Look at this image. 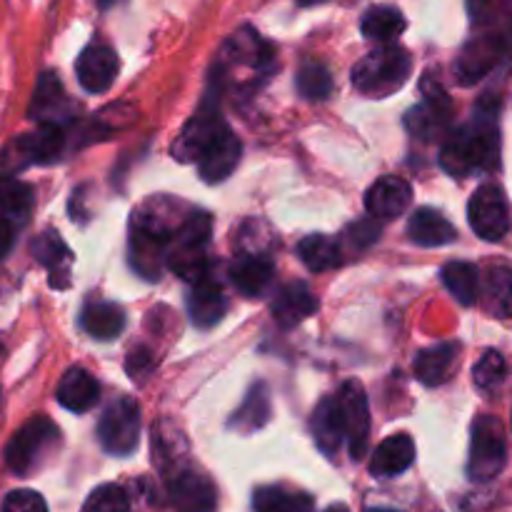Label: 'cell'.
Here are the masks:
<instances>
[{"label": "cell", "mask_w": 512, "mask_h": 512, "mask_svg": "<svg viewBox=\"0 0 512 512\" xmlns=\"http://www.w3.org/2000/svg\"><path fill=\"white\" fill-rule=\"evenodd\" d=\"M63 145V125H40L35 133L20 135L5 145L3 155H0V168L15 173V170H23L28 165L53 163L63 153Z\"/></svg>", "instance_id": "5"}, {"label": "cell", "mask_w": 512, "mask_h": 512, "mask_svg": "<svg viewBox=\"0 0 512 512\" xmlns=\"http://www.w3.org/2000/svg\"><path fill=\"white\" fill-rule=\"evenodd\" d=\"M443 283L460 305H473L480 295V270L473 263L455 260L443 268Z\"/></svg>", "instance_id": "32"}, {"label": "cell", "mask_w": 512, "mask_h": 512, "mask_svg": "<svg viewBox=\"0 0 512 512\" xmlns=\"http://www.w3.org/2000/svg\"><path fill=\"white\" fill-rule=\"evenodd\" d=\"M3 512H48V505L35 490H13L5 495Z\"/></svg>", "instance_id": "39"}, {"label": "cell", "mask_w": 512, "mask_h": 512, "mask_svg": "<svg viewBox=\"0 0 512 512\" xmlns=\"http://www.w3.org/2000/svg\"><path fill=\"white\" fill-rule=\"evenodd\" d=\"M405 25H408L405 15L395 5H375V8L365 10L363 20H360V30H363L365 38L383 45L398 40V35H403Z\"/></svg>", "instance_id": "27"}, {"label": "cell", "mask_w": 512, "mask_h": 512, "mask_svg": "<svg viewBox=\"0 0 512 512\" xmlns=\"http://www.w3.org/2000/svg\"><path fill=\"white\" fill-rule=\"evenodd\" d=\"M73 103L65 95L63 83L55 78V73L40 75L38 85H35V95L30 100V118L38 120L40 125H65L73 115Z\"/></svg>", "instance_id": "14"}, {"label": "cell", "mask_w": 512, "mask_h": 512, "mask_svg": "<svg viewBox=\"0 0 512 512\" xmlns=\"http://www.w3.org/2000/svg\"><path fill=\"white\" fill-rule=\"evenodd\" d=\"M335 398H338L340 413H343L350 458L360 460L365 455V450H368V438H370L368 395H365L363 385L355 383V380H348V383L338 390Z\"/></svg>", "instance_id": "9"}, {"label": "cell", "mask_w": 512, "mask_h": 512, "mask_svg": "<svg viewBox=\"0 0 512 512\" xmlns=\"http://www.w3.org/2000/svg\"><path fill=\"white\" fill-rule=\"evenodd\" d=\"M505 5V0H468L470 15L475 20H488Z\"/></svg>", "instance_id": "41"}, {"label": "cell", "mask_w": 512, "mask_h": 512, "mask_svg": "<svg viewBox=\"0 0 512 512\" xmlns=\"http://www.w3.org/2000/svg\"><path fill=\"white\" fill-rule=\"evenodd\" d=\"M270 393L265 383H255L250 388L248 398L243 400L238 410H235L233 420H230V428L240 430V433H253L260 430L270 420Z\"/></svg>", "instance_id": "30"}, {"label": "cell", "mask_w": 512, "mask_h": 512, "mask_svg": "<svg viewBox=\"0 0 512 512\" xmlns=\"http://www.w3.org/2000/svg\"><path fill=\"white\" fill-rule=\"evenodd\" d=\"M33 208V188L13 175H0V213L5 218H23Z\"/></svg>", "instance_id": "35"}, {"label": "cell", "mask_w": 512, "mask_h": 512, "mask_svg": "<svg viewBox=\"0 0 512 512\" xmlns=\"http://www.w3.org/2000/svg\"><path fill=\"white\" fill-rule=\"evenodd\" d=\"M168 265L175 275H180L188 283H203L210 278V260L205 253V245L178 243L168 253Z\"/></svg>", "instance_id": "29"}, {"label": "cell", "mask_w": 512, "mask_h": 512, "mask_svg": "<svg viewBox=\"0 0 512 512\" xmlns=\"http://www.w3.org/2000/svg\"><path fill=\"white\" fill-rule=\"evenodd\" d=\"M413 190L398 175H383L365 193V208L373 220H395L410 208Z\"/></svg>", "instance_id": "13"}, {"label": "cell", "mask_w": 512, "mask_h": 512, "mask_svg": "<svg viewBox=\"0 0 512 512\" xmlns=\"http://www.w3.org/2000/svg\"><path fill=\"white\" fill-rule=\"evenodd\" d=\"M408 235L415 245H423V248H443L458 238L453 223L433 208H418L410 215Z\"/></svg>", "instance_id": "24"}, {"label": "cell", "mask_w": 512, "mask_h": 512, "mask_svg": "<svg viewBox=\"0 0 512 512\" xmlns=\"http://www.w3.org/2000/svg\"><path fill=\"white\" fill-rule=\"evenodd\" d=\"M423 90H425L423 105L410 110L408 118H405V125H408V130L415 135V138L433 140L435 135L445 133V128L450 125L453 103H450L448 93H445L440 85H430V80H425Z\"/></svg>", "instance_id": "11"}, {"label": "cell", "mask_w": 512, "mask_h": 512, "mask_svg": "<svg viewBox=\"0 0 512 512\" xmlns=\"http://www.w3.org/2000/svg\"><path fill=\"white\" fill-rule=\"evenodd\" d=\"M298 253L305 268L313 270V273H325V270H333L343 263L340 245L330 240L328 235H308V238L300 240Z\"/></svg>", "instance_id": "33"}, {"label": "cell", "mask_w": 512, "mask_h": 512, "mask_svg": "<svg viewBox=\"0 0 512 512\" xmlns=\"http://www.w3.org/2000/svg\"><path fill=\"white\" fill-rule=\"evenodd\" d=\"M368 512H400V510H390V508H373V510H368Z\"/></svg>", "instance_id": "46"}, {"label": "cell", "mask_w": 512, "mask_h": 512, "mask_svg": "<svg viewBox=\"0 0 512 512\" xmlns=\"http://www.w3.org/2000/svg\"><path fill=\"white\" fill-rule=\"evenodd\" d=\"M228 125L220 118L218 108H210L203 105L193 118L185 123V128L180 130V135L173 143V158L180 163H198L205 153H208L210 145L223 135V130Z\"/></svg>", "instance_id": "8"}, {"label": "cell", "mask_w": 512, "mask_h": 512, "mask_svg": "<svg viewBox=\"0 0 512 512\" xmlns=\"http://www.w3.org/2000/svg\"><path fill=\"white\" fill-rule=\"evenodd\" d=\"M58 445L60 430L55 428L53 420L43 418V415L30 418L5 448V465L13 475L25 478V475L35 473L55 453Z\"/></svg>", "instance_id": "3"}, {"label": "cell", "mask_w": 512, "mask_h": 512, "mask_svg": "<svg viewBox=\"0 0 512 512\" xmlns=\"http://www.w3.org/2000/svg\"><path fill=\"white\" fill-rule=\"evenodd\" d=\"M118 3V0H95V5H98V8H110V5H115Z\"/></svg>", "instance_id": "43"}, {"label": "cell", "mask_w": 512, "mask_h": 512, "mask_svg": "<svg viewBox=\"0 0 512 512\" xmlns=\"http://www.w3.org/2000/svg\"><path fill=\"white\" fill-rule=\"evenodd\" d=\"M225 310H228V298H225L223 288L215 280H203L195 283L188 295V313L198 328H213L223 320Z\"/></svg>", "instance_id": "23"}, {"label": "cell", "mask_w": 512, "mask_h": 512, "mask_svg": "<svg viewBox=\"0 0 512 512\" xmlns=\"http://www.w3.org/2000/svg\"><path fill=\"white\" fill-rule=\"evenodd\" d=\"M298 90L305 100H325L333 93V78H330V70L320 63L303 65L298 73Z\"/></svg>", "instance_id": "36"}, {"label": "cell", "mask_w": 512, "mask_h": 512, "mask_svg": "<svg viewBox=\"0 0 512 512\" xmlns=\"http://www.w3.org/2000/svg\"><path fill=\"white\" fill-rule=\"evenodd\" d=\"M83 512H130V498L120 485H100L88 495Z\"/></svg>", "instance_id": "37"}, {"label": "cell", "mask_w": 512, "mask_h": 512, "mask_svg": "<svg viewBox=\"0 0 512 512\" xmlns=\"http://www.w3.org/2000/svg\"><path fill=\"white\" fill-rule=\"evenodd\" d=\"M468 220L470 228L475 230V235H480L488 243H498L512 228V215H510V203L505 198L503 188L500 185H483L473 193L468 205Z\"/></svg>", "instance_id": "7"}, {"label": "cell", "mask_w": 512, "mask_h": 512, "mask_svg": "<svg viewBox=\"0 0 512 512\" xmlns=\"http://www.w3.org/2000/svg\"><path fill=\"white\" fill-rule=\"evenodd\" d=\"M125 368H128L130 378L133 380L143 378V375H148L150 368H153V355H150L145 348H135L133 353L128 355V365H125Z\"/></svg>", "instance_id": "40"}, {"label": "cell", "mask_w": 512, "mask_h": 512, "mask_svg": "<svg viewBox=\"0 0 512 512\" xmlns=\"http://www.w3.org/2000/svg\"><path fill=\"white\" fill-rule=\"evenodd\" d=\"M440 165L453 178H465L475 170H495L500 165V133L495 113L475 110V118L453 130L440 150Z\"/></svg>", "instance_id": "1"}, {"label": "cell", "mask_w": 512, "mask_h": 512, "mask_svg": "<svg viewBox=\"0 0 512 512\" xmlns=\"http://www.w3.org/2000/svg\"><path fill=\"white\" fill-rule=\"evenodd\" d=\"M30 250H33V258L38 260L43 268H48L50 285H53V288H65V285H68L73 253H70L68 245L63 243V238H60L58 233H53V230H45V233H40L38 238L33 240Z\"/></svg>", "instance_id": "20"}, {"label": "cell", "mask_w": 512, "mask_h": 512, "mask_svg": "<svg viewBox=\"0 0 512 512\" xmlns=\"http://www.w3.org/2000/svg\"><path fill=\"white\" fill-rule=\"evenodd\" d=\"M323 512H350V510L345 508V505H330V508L323 510Z\"/></svg>", "instance_id": "44"}, {"label": "cell", "mask_w": 512, "mask_h": 512, "mask_svg": "<svg viewBox=\"0 0 512 512\" xmlns=\"http://www.w3.org/2000/svg\"><path fill=\"white\" fill-rule=\"evenodd\" d=\"M275 268L265 255L243 253L230 265V280L245 298H260L273 285Z\"/></svg>", "instance_id": "18"}, {"label": "cell", "mask_w": 512, "mask_h": 512, "mask_svg": "<svg viewBox=\"0 0 512 512\" xmlns=\"http://www.w3.org/2000/svg\"><path fill=\"white\" fill-rule=\"evenodd\" d=\"M120 60L115 50L105 43H93L80 53L78 63H75V73H78L80 85L88 93H105L113 85L115 75H118Z\"/></svg>", "instance_id": "12"}, {"label": "cell", "mask_w": 512, "mask_h": 512, "mask_svg": "<svg viewBox=\"0 0 512 512\" xmlns=\"http://www.w3.org/2000/svg\"><path fill=\"white\" fill-rule=\"evenodd\" d=\"M415 460V443L410 435L398 433L385 438L378 445L370 460V473L375 478H395V475L405 473Z\"/></svg>", "instance_id": "21"}, {"label": "cell", "mask_w": 512, "mask_h": 512, "mask_svg": "<svg viewBox=\"0 0 512 512\" xmlns=\"http://www.w3.org/2000/svg\"><path fill=\"white\" fill-rule=\"evenodd\" d=\"M80 325L95 340H113L123 333L125 313L115 303H90L80 315Z\"/></svg>", "instance_id": "28"}, {"label": "cell", "mask_w": 512, "mask_h": 512, "mask_svg": "<svg viewBox=\"0 0 512 512\" xmlns=\"http://www.w3.org/2000/svg\"><path fill=\"white\" fill-rule=\"evenodd\" d=\"M313 500L303 493H288L278 485L258 488L253 495L255 512H310Z\"/></svg>", "instance_id": "34"}, {"label": "cell", "mask_w": 512, "mask_h": 512, "mask_svg": "<svg viewBox=\"0 0 512 512\" xmlns=\"http://www.w3.org/2000/svg\"><path fill=\"white\" fill-rule=\"evenodd\" d=\"M10 248H13V225L5 215H0V260L10 253Z\"/></svg>", "instance_id": "42"}, {"label": "cell", "mask_w": 512, "mask_h": 512, "mask_svg": "<svg viewBox=\"0 0 512 512\" xmlns=\"http://www.w3.org/2000/svg\"><path fill=\"white\" fill-rule=\"evenodd\" d=\"M483 308L495 318H512V270L498 265L483 285Z\"/></svg>", "instance_id": "31"}, {"label": "cell", "mask_w": 512, "mask_h": 512, "mask_svg": "<svg viewBox=\"0 0 512 512\" xmlns=\"http://www.w3.org/2000/svg\"><path fill=\"white\" fill-rule=\"evenodd\" d=\"M170 503L178 512H213L218 495L208 475L193 468H175L168 478Z\"/></svg>", "instance_id": "10"}, {"label": "cell", "mask_w": 512, "mask_h": 512, "mask_svg": "<svg viewBox=\"0 0 512 512\" xmlns=\"http://www.w3.org/2000/svg\"><path fill=\"white\" fill-rule=\"evenodd\" d=\"M240 150H243L240 148V140L235 138L233 130L225 128L223 135L210 145L208 153L198 160L200 178H203L205 183H223V180L230 178V173L238 168Z\"/></svg>", "instance_id": "19"}, {"label": "cell", "mask_w": 512, "mask_h": 512, "mask_svg": "<svg viewBox=\"0 0 512 512\" xmlns=\"http://www.w3.org/2000/svg\"><path fill=\"white\" fill-rule=\"evenodd\" d=\"M458 353V343H440L418 353V358H415V375H418L420 383L430 385V388L448 383L450 375L455 373V365H458Z\"/></svg>", "instance_id": "25"}, {"label": "cell", "mask_w": 512, "mask_h": 512, "mask_svg": "<svg viewBox=\"0 0 512 512\" xmlns=\"http://www.w3.org/2000/svg\"><path fill=\"white\" fill-rule=\"evenodd\" d=\"M508 463V440L503 423L495 415H478L470 435L468 475L473 483H490Z\"/></svg>", "instance_id": "4"}, {"label": "cell", "mask_w": 512, "mask_h": 512, "mask_svg": "<svg viewBox=\"0 0 512 512\" xmlns=\"http://www.w3.org/2000/svg\"><path fill=\"white\" fill-rule=\"evenodd\" d=\"M55 398L70 413H88L100 398V385L85 368H70L60 378Z\"/></svg>", "instance_id": "17"}, {"label": "cell", "mask_w": 512, "mask_h": 512, "mask_svg": "<svg viewBox=\"0 0 512 512\" xmlns=\"http://www.w3.org/2000/svg\"><path fill=\"white\" fill-rule=\"evenodd\" d=\"M270 310H273V318L280 328H295L318 310V298L305 283H288L275 293Z\"/></svg>", "instance_id": "15"}, {"label": "cell", "mask_w": 512, "mask_h": 512, "mask_svg": "<svg viewBox=\"0 0 512 512\" xmlns=\"http://www.w3.org/2000/svg\"><path fill=\"white\" fill-rule=\"evenodd\" d=\"M300 5H305V8H308V5H318V3H325V0H298Z\"/></svg>", "instance_id": "45"}, {"label": "cell", "mask_w": 512, "mask_h": 512, "mask_svg": "<svg viewBox=\"0 0 512 512\" xmlns=\"http://www.w3.org/2000/svg\"><path fill=\"white\" fill-rule=\"evenodd\" d=\"M413 70L408 50L388 43L365 55L353 68V85L368 98H388L403 88Z\"/></svg>", "instance_id": "2"}, {"label": "cell", "mask_w": 512, "mask_h": 512, "mask_svg": "<svg viewBox=\"0 0 512 512\" xmlns=\"http://www.w3.org/2000/svg\"><path fill=\"white\" fill-rule=\"evenodd\" d=\"M505 373H508V365H505L503 355H500L498 350H488V353L478 360V365H475L473 378L478 388L493 390L503 383Z\"/></svg>", "instance_id": "38"}, {"label": "cell", "mask_w": 512, "mask_h": 512, "mask_svg": "<svg viewBox=\"0 0 512 512\" xmlns=\"http://www.w3.org/2000/svg\"><path fill=\"white\" fill-rule=\"evenodd\" d=\"M313 435H315V445L323 450L328 458H335L338 450L343 448V443H348L345 438V423H343V413H340L338 398H325L323 403L315 408L313 413Z\"/></svg>", "instance_id": "22"}, {"label": "cell", "mask_w": 512, "mask_h": 512, "mask_svg": "<svg viewBox=\"0 0 512 512\" xmlns=\"http://www.w3.org/2000/svg\"><path fill=\"white\" fill-rule=\"evenodd\" d=\"M503 53V43L498 38H480L470 43L460 55L458 70L463 75V83H475L483 75H488L495 68Z\"/></svg>", "instance_id": "26"}, {"label": "cell", "mask_w": 512, "mask_h": 512, "mask_svg": "<svg viewBox=\"0 0 512 512\" xmlns=\"http://www.w3.org/2000/svg\"><path fill=\"white\" fill-rule=\"evenodd\" d=\"M98 440L105 453L128 458L140 440V408L130 398H118L105 408L98 423Z\"/></svg>", "instance_id": "6"}, {"label": "cell", "mask_w": 512, "mask_h": 512, "mask_svg": "<svg viewBox=\"0 0 512 512\" xmlns=\"http://www.w3.org/2000/svg\"><path fill=\"white\" fill-rule=\"evenodd\" d=\"M170 240L160 238V235L148 233V230L130 225V263L138 270L143 278L158 280L160 270H163V260L168 263V248Z\"/></svg>", "instance_id": "16"}]
</instances>
